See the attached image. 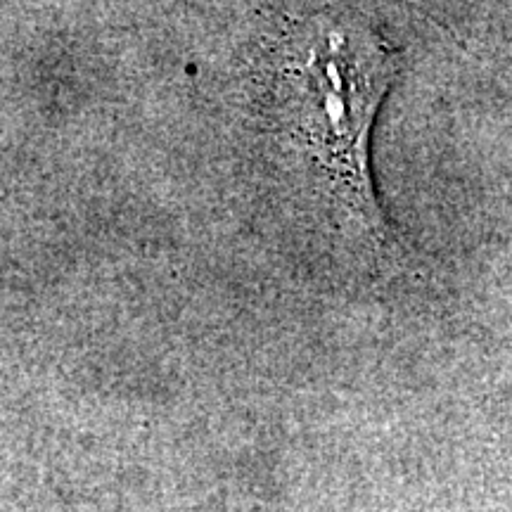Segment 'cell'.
I'll return each instance as SVG.
<instances>
[{
	"mask_svg": "<svg viewBox=\"0 0 512 512\" xmlns=\"http://www.w3.org/2000/svg\"><path fill=\"white\" fill-rule=\"evenodd\" d=\"M401 69V50L363 12L311 17L283 50L278 102L285 133L332 223L368 252L389 242L370 178V131Z\"/></svg>",
	"mask_w": 512,
	"mask_h": 512,
	"instance_id": "6da1fadb",
	"label": "cell"
}]
</instances>
